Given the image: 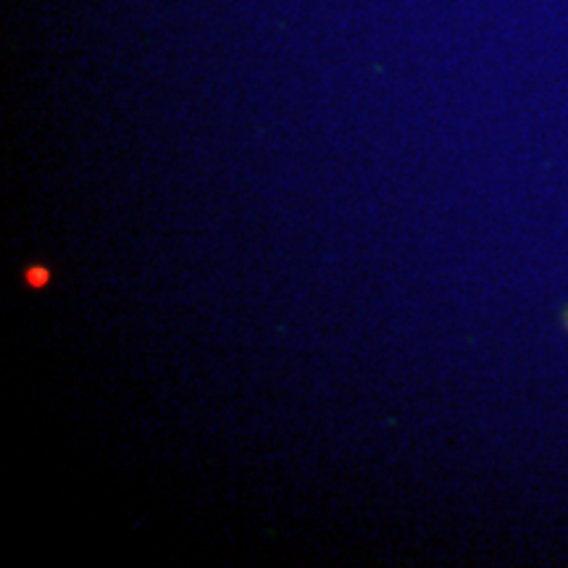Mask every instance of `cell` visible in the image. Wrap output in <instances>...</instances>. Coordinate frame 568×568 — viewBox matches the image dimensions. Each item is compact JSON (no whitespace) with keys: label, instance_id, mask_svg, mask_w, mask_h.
<instances>
[{"label":"cell","instance_id":"obj_1","mask_svg":"<svg viewBox=\"0 0 568 568\" xmlns=\"http://www.w3.org/2000/svg\"><path fill=\"white\" fill-rule=\"evenodd\" d=\"M24 280L30 287H45V284L51 282V272H48L45 266H32V268H27Z\"/></svg>","mask_w":568,"mask_h":568}]
</instances>
